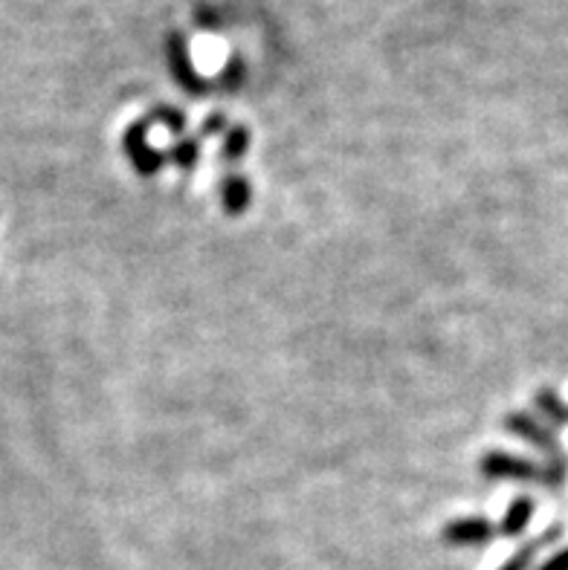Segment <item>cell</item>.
Listing matches in <instances>:
<instances>
[{"instance_id": "10", "label": "cell", "mask_w": 568, "mask_h": 570, "mask_svg": "<svg viewBox=\"0 0 568 570\" xmlns=\"http://www.w3.org/2000/svg\"><path fill=\"white\" fill-rule=\"evenodd\" d=\"M197 148H201V145H197V140H186V143H178L174 145V148H171L169 151V160L171 162H178L180 168H195V162H197Z\"/></svg>"}, {"instance_id": "2", "label": "cell", "mask_w": 568, "mask_h": 570, "mask_svg": "<svg viewBox=\"0 0 568 570\" xmlns=\"http://www.w3.org/2000/svg\"><path fill=\"white\" fill-rule=\"evenodd\" d=\"M505 428H508L510 435L525 437L528 444H534L540 452L548 454V463H554V466H566V454H563L557 437H554L548 428L540 426L531 414H519V411L517 414H508V417H505Z\"/></svg>"}, {"instance_id": "9", "label": "cell", "mask_w": 568, "mask_h": 570, "mask_svg": "<svg viewBox=\"0 0 568 570\" xmlns=\"http://www.w3.org/2000/svg\"><path fill=\"white\" fill-rule=\"evenodd\" d=\"M246 143H250V134H246V128H229L227 143H223V160L235 162L241 160L246 154Z\"/></svg>"}, {"instance_id": "4", "label": "cell", "mask_w": 568, "mask_h": 570, "mask_svg": "<svg viewBox=\"0 0 568 570\" xmlns=\"http://www.w3.org/2000/svg\"><path fill=\"white\" fill-rule=\"evenodd\" d=\"M493 524L482 516H473V519H456L452 524L444 527V542L447 545L464 547V545H484V542H491L493 538Z\"/></svg>"}, {"instance_id": "3", "label": "cell", "mask_w": 568, "mask_h": 570, "mask_svg": "<svg viewBox=\"0 0 568 570\" xmlns=\"http://www.w3.org/2000/svg\"><path fill=\"white\" fill-rule=\"evenodd\" d=\"M125 151L128 160L134 162V168L143 177H152L154 171L162 166V154H157L152 145H148V119L131 125V131L125 134Z\"/></svg>"}, {"instance_id": "1", "label": "cell", "mask_w": 568, "mask_h": 570, "mask_svg": "<svg viewBox=\"0 0 568 570\" xmlns=\"http://www.w3.org/2000/svg\"><path fill=\"white\" fill-rule=\"evenodd\" d=\"M484 478L491 481H534V484H545V487H563L566 484L568 466H536V463L525 461V458H513L505 452H487L479 463Z\"/></svg>"}, {"instance_id": "11", "label": "cell", "mask_w": 568, "mask_h": 570, "mask_svg": "<svg viewBox=\"0 0 568 570\" xmlns=\"http://www.w3.org/2000/svg\"><path fill=\"white\" fill-rule=\"evenodd\" d=\"M154 119H160L162 125H169V131H174V134H180V131H183V117H180L178 110L160 108L157 113H154Z\"/></svg>"}, {"instance_id": "12", "label": "cell", "mask_w": 568, "mask_h": 570, "mask_svg": "<svg viewBox=\"0 0 568 570\" xmlns=\"http://www.w3.org/2000/svg\"><path fill=\"white\" fill-rule=\"evenodd\" d=\"M536 570H568V550H563V554L552 556L548 562L540 565V568H536Z\"/></svg>"}, {"instance_id": "6", "label": "cell", "mask_w": 568, "mask_h": 570, "mask_svg": "<svg viewBox=\"0 0 568 570\" xmlns=\"http://www.w3.org/2000/svg\"><path fill=\"white\" fill-rule=\"evenodd\" d=\"M221 197H223V209L229 215H241L250 206V183H246L244 177L229 174L221 185Z\"/></svg>"}, {"instance_id": "8", "label": "cell", "mask_w": 568, "mask_h": 570, "mask_svg": "<svg viewBox=\"0 0 568 570\" xmlns=\"http://www.w3.org/2000/svg\"><path fill=\"white\" fill-rule=\"evenodd\" d=\"M534 403H536V409L543 411V414H548V417H552L557 426H566V423H568L566 403H563L560 397L554 395L552 388H543V391H536Z\"/></svg>"}, {"instance_id": "7", "label": "cell", "mask_w": 568, "mask_h": 570, "mask_svg": "<svg viewBox=\"0 0 568 570\" xmlns=\"http://www.w3.org/2000/svg\"><path fill=\"white\" fill-rule=\"evenodd\" d=\"M531 516H534V501H531V498H517V501L508 507V512H505L499 530L505 536H522Z\"/></svg>"}, {"instance_id": "5", "label": "cell", "mask_w": 568, "mask_h": 570, "mask_svg": "<svg viewBox=\"0 0 568 570\" xmlns=\"http://www.w3.org/2000/svg\"><path fill=\"white\" fill-rule=\"evenodd\" d=\"M560 538V527H552L548 533H543V536H536L534 542H528L522 550H517V554L510 556L508 562L501 565L499 570H528L531 568V562H534V556L543 550V547H548L552 542H557Z\"/></svg>"}, {"instance_id": "13", "label": "cell", "mask_w": 568, "mask_h": 570, "mask_svg": "<svg viewBox=\"0 0 568 570\" xmlns=\"http://www.w3.org/2000/svg\"><path fill=\"white\" fill-rule=\"evenodd\" d=\"M223 128V117H213V119H206V125H204V134H218Z\"/></svg>"}]
</instances>
